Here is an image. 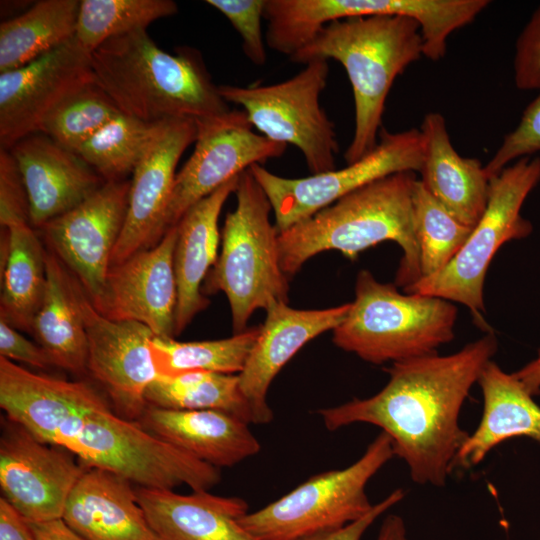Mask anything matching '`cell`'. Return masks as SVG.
<instances>
[{"label":"cell","instance_id":"cell-1","mask_svg":"<svg viewBox=\"0 0 540 540\" xmlns=\"http://www.w3.org/2000/svg\"><path fill=\"white\" fill-rule=\"evenodd\" d=\"M0 407L40 441L68 450L86 467L113 472L141 487L187 485L198 491L221 480L219 468L120 416L85 381L34 373L0 357Z\"/></svg>","mask_w":540,"mask_h":540},{"label":"cell","instance_id":"cell-2","mask_svg":"<svg viewBox=\"0 0 540 540\" xmlns=\"http://www.w3.org/2000/svg\"><path fill=\"white\" fill-rule=\"evenodd\" d=\"M497 347L494 333L487 332L450 355L395 362L375 395L317 413L331 431L355 423L379 427L414 482L442 487L469 435L459 425L461 409Z\"/></svg>","mask_w":540,"mask_h":540},{"label":"cell","instance_id":"cell-3","mask_svg":"<svg viewBox=\"0 0 540 540\" xmlns=\"http://www.w3.org/2000/svg\"><path fill=\"white\" fill-rule=\"evenodd\" d=\"M95 83L121 113L147 123L187 118L195 122L226 114L199 51L160 49L146 29L111 38L91 54Z\"/></svg>","mask_w":540,"mask_h":540},{"label":"cell","instance_id":"cell-4","mask_svg":"<svg viewBox=\"0 0 540 540\" xmlns=\"http://www.w3.org/2000/svg\"><path fill=\"white\" fill-rule=\"evenodd\" d=\"M415 172L396 173L367 184L279 233V258L289 278L311 257L338 250L354 260L383 241L403 251L395 285L405 288L421 278L412 210Z\"/></svg>","mask_w":540,"mask_h":540},{"label":"cell","instance_id":"cell-5","mask_svg":"<svg viewBox=\"0 0 540 540\" xmlns=\"http://www.w3.org/2000/svg\"><path fill=\"white\" fill-rule=\"evenodd\" d=\"M423 55L420 26L399 15L350 17L325 25L290 56L295 63L334 59L345 68L355 107V128L344 153L351 164L378 142L386 98L396 77Z\"/></svg>","mask_w":540,"mask_h":540},{"label":"cell","instance_id":"cell-6","mask_svg":"<svg viewBox=\"0 0 540 540\" xmlns=\"http://www.w3.org/2000/svg\"><path fill=\"white\" fill-rule=\"evenodd\" d=\"M458 309L440 297L402 294L368 270L356 278L355 299L333 330L334 344L372 364L400 362L437 353L451 342Z\"/></svg>","mask_w":540,"mask_h":540},{"label":"cell","instance_id":"cell-7","mask_svg":"<svg viewBox=\"0 0 540 540\" xmlns=\"http://www.w3.org/2000/svg\"><path fill=\"white\" fill-rule=\"evenodd\" d=\"M234 193L237 205L226 215L221 253L201 290L226 295L238 334L257 309L287 303L289 284L280 265L279 232L270 221L271 204L249 169L239 175Z\"/></svg>","mask_w":540,"mask_h":540},{"label":"cell","instance_id":"cell-8","mask_svg":"<svg viewBox=\"0 0 540 540\" xmlns=\"http://www.w3.org/2000/svg\"><path fill=\"white\" fill-rule=\"evenodd\" d=\"M394 455L391 439L381 431L351 465L310 477L248 512L241 524L256 540H303L341 528L372 510L366 486Z\"/></svg>","mask_w":540,"mask_h":540},{"label":"cell","instance_id":"cell-9","mask_svg":"<svg viewBox=\"0 0 540 540\" xmlns=\"http://www.w3.org/2000/svg\"><path fill=\"white\" fill-rule=\"evenodd\" d=\"M539 182V157L520 158L492 177L486 209L462 249L443 270L403 288L404 292L463 304L481 321L490 263L504 243L526 238L533 231L521 209Z\"/></svg>","mask_w":540,"mask_h":540},{"label":"cell","instance_id":"cell-10","mask_svg":"<svg viewBox=\"0 0 540 540\" xmlns=\"http://www.w3.org/2000/svg\"><path fill=\"white\" fill-rule=\"evenodd\" d=\"M292 78L271 85L218 86L228 103L243 108L252 127L266 138L296 146L311 175L336 169L339 151L334 123L320 105L327 84V60H313Z\"/></svg>","mask_w":540,"mask_h":540},{"label":"cell","instance_id":"cell-11","mask_svg":"<svg viewBox=\"0 0 540 540\" xmlns=\"http://www.w3.org/2000/svg\"><path fill=\"white\" fill-rule=\"evenodd\" d=\"M422 162L419 129L389 132L382 127L377 145L340 170L304 178L281 177L261 164H253L249 171L266 193L280 233L376 180L400 172H420Z\"/></svg>","mask_w":540,"mask_h":540},{"label":"cell","instance_id":"cell-12","mask_svg":"<svg viewBox=\"0 0 540 540\" xmlns=\"http://www.w3.org/2000/svg\"><path fill=\"white\" fill-rule=\"evenodd\" d=\"M195 149L176 174L163 219L164 234L198 201L249 169L281 157L287 145L253 132L243 110L196 122Z\"/></svg>","mask_w":540,"mask_h":540},{"label":"cell","instance_id":"cell-13","mask_svg":"<svg viewBox=\"0 0 540 540\" xmlns=\"http://www.w3.org/2000/svg\"><path fill=\"white\" fill-rule=\"evenodd\" d=\"M69 276L87 335V373L104 389L117 414L138 422L147 407V389L159 376L151 349L155 335L139 322L102 315Z\"/></svg>","mask_w":540,"mask_h":540},{"label":"cell","instance_id":"cell-14","mask_svg":"<svg viewBox=\"0 0 540 540\" xmlns=\"http://www.w3.org/2000/svg\"><path fill=\"white\" fill-rule=\"evenodd\" d=\"M130 181L105 182L70 211L41 228L49 250L76 278L99 310L111 256L125 222Z\"/></svg>","mask_w":540,"mask_h":540},{"label":"cell","instance_id":"cell-15","mask_svg":"<svg viewBox=\"0 0 540 540\" xmlns=\"http://www.w3.org/2000/svg\"><path fill=\"white\" fill-rule=\"evenodd\" d=\"M1 422L2 497L30 523L62 518L87 467L68 450L40 441L7 417Z\"/></svg>","mask_w":540,"mask_h":540},{"label":"cell","instance_id":"cell-16","mask_svg":"<svg viewBox=\"0 0 540 540\" xmlns=\"http://www.w3.org/2000/svg\"><path fill=\"white\" fill-rule=\"evenodd\" d=\"M95 83L91 55L75 37L36 60L0 73V144L39 133L47 117L67 98Z\"/></svg>","mask_w":540,"mask_h":540},{"label":"cell","instance_id":"cell-17","mask_svg":"<svg viewBox=\"0 0 540 540\" xmlns=\"http://www.w3.org/2000/svg\"><path fill=\"white\" fill-rule=\"evenodd\" d=\"M196 136L197 126L192 119L175 118L160 122L132 174L125 222L111 256V266L154 246L164 236L163 219L176 177L175 170L180 157L195 142Z\"/></svg>","mask_w":540,"mask_h":540},{"label":"cell","instance_id":"cell-18","mask_svg":"<svg viewBox=\"0 0 540 540\" xmlns=\"http://www.w3.org/2000/svg\"><path fill=\"white\" fill-rule=\"evenodd\" d=\"M176 240L175 225L154 246L111 266L98 311L113 320L144 324L156 337L174 338L178 301Z\"/></svg>","mask_w":540,"mask_h":540},{"label":"cell","instance_id":"cell-19","mask_svg":"<svg viewBox=\"0 0 540 540\" xmlns=\"http://www.w3.org/2000/svg\"><path fill=\"white\" fill-rule=\"evenodd\" d=\"M350 303L319 310H300L276 301L266 319L243 370L238 374L240 390L252 415L253 424H268L273 412L267 402L269 387L286 363L309 341L338 327Z\"/></svg>","mask_w":540,"mask_h":540},{"label":"cell","instance_id":"cell-20","mask_svg":"<svg viewBox=\"0 0 540 540\" xmlns=\"http://www.w3.org/2000/svg\"><path fill=\"white\" fill-rule=\"evenodd\" d=\"M29 203L30 224L42 227L75 208L104 183L79 155L44 134H31L10 149Z\"/></svg>","mask_w":540,"mask_h":540},{"label":"cell","instance_id":"cell-21","mask_svg":"<svg viewBox=\"0 0 540 540\" xmlns=\"http://www.w3.org/2000/svg\"><path fill=\"white\" fill-rule=\"evenodd\" d=\"M138 423L149 433L216 468L256 455L261 445L243 419L220 410L147 405Z\"/></svg>","mask_w":540,"mask_h":540},{"label":"cell","instance_id":"cell-22","mask_svg":"<svg viewBox=\"0 0 540 540\" xmlns=\"http://www.w3.org/2000/svg\"><path fill=\"white\" fill-rule=\"evenodd\" d=\"M62 519L85 540H160L128 479L89 468L71 492Z\"/></svg>","mask_w":540,"mask_h":540},{"label":"cell","instance_id":"cell-23","mask_svg":"<svg viewBox=\"0 0 540 540\" xmlns=\"http://www.w3.org/2000/svg\"><path fill=\"white\" fill-rule=\"evenodd\" d=\"M135 492L160 540H256L241 524L249 512L242 498L141 486Z\"/></svg>","mask_w":540,"mask_h":540},{"label":"cell","instance_id":"cell-24","mask_svg":"<svg viewBox=\"0 0 540 540\" xmlns=\"http://www.w3.org/2000/svg\"><path fill=\"white\" fill-rule=\"evenodd\" d=\"M419 130L423 140L419 180L454 218L474 228L489 199L490 178L484 166L458 154L442 114H426Z\"/></svg>","mask_w":540,"mask_h":540},{"label":"cell","instance_id":"cell-25","mask_svg":"<svg viewBox=\"0 0 540 540\" xmlns=\"http://www.w3.org/2000/svg\"><path fill=\"white\" fill-rule=\"evenodd\" d=\"M239 175L194 204L176 225L174 270L178 301L175 336L209 304L201 289L208 272L218 259V219L224 203L236 189Z\"/></svg>","mask_w":540,"mask_h":540},{"label":"cell","instance_id":"cell-26","mask_svg":"<svg viewBox=\"0 0 540 540\" xmlns=\"http://www.w3.org/2000/svg\"><path fill=\"white\" fill-rule=\"evenodd\" d=\"M477 383L483 395L482 417L458 450L453 469L478 465L492 449L514 437L540 443V406L513 373L490 360Z\"/></svg>","mask_w":540,"mask_h":540},{"label":"cell","instance_id":"cell-27","mask_svg":"<svg viewBox=\"0 0 540 540\" xmlns=\"http://www.w3.org/2000/svg\"><path fill=\"white\" fill-rule=\"evenodd\" d=\"M47 281L31 333L53 366L76 375L87 373L88 341L68 270L46 251Z\"/></svg>","mask_w":540,"mask_h":540},{"label":"cell","instance_id":"cell-28","mask_svg":"<svg viewBox=\"0 0 540 540\" xmlns=\"http://www.w3.org/2000/svg\"><path fill=\"white\" fill-rule=\"evenodd\" d=\"M8 233V252L1 273L0 319L31 333L32 322L45 292L46 251L30 221L1 227Z\"/></svg>","mask_w":540,"mask_h":540},{"label":"cell","instance_id":"cell-29","mask_svg":"<svg viewBox=\"0 0 540 540\" xmlns=\"http://www.w3.org/2000/svg\"><path fill=\"white\" fill-rule=\"evenodd\" d=\"M79 0H41L0 24V73L20 68L75 37Z\"/></svg>","mask_w":540,"mask_h":540},{"label":"cell","instance_id":"cell-30","mask_svg":"<svg viewBox=\"0 0 540 540\" xmlns=\"http://www.w3.org/2000/svg\"><path fill=\"white\" fill-rule=\"evenodd\" d=\"M146 402L173 410H220L252 423L238 374L208 371L159 374L147 389Z\"/></svg>","mask_w":540,"mask_h":540},{"label":"cell","instance_id":"cell-31","mask_svg":"<svg viewBox=\"0 0 540 540\" xmlns=\"http://www.w3.org/2000/svg\"><path fill=\"white\" fill-rule=\"evenodd\" d=\"M258 333L259 327H255L225 339L190 342L155 336L151 349L159 374L188 371L239 374Z\"/></svg>","mask_w":540,"mask_h":540},{"label":"cell","instance_id":"cell-32","mask_svg":"<svg viewBox=\"0 0 540 540\" xmlns=\"http://www.w3.org/2000/svg\"><path fill=\"white\" fill-rule=\"evenodd\" d=\"M177 11L172 0H82L75 40L91 55L107 40L146 29L152 22Z\"/></svg>","mask_w":540,"mask_h":540},{"label":"cell","instance_id":"cell-33","mask_svg":"<svg viewBox=\"0 0 540 540\" xmlns=\"http://www.w3.org/2000/svg\"><path fill=\"white\" fill-rule=\"evenodd\" d=\"M159 125L122 113L86 141L77 155L105 182L125 180L133 174Z\"/></svg>","mask_w":540,"mask_h":540},{"label":"cell","instance_id":"cell-34","mask_svg":"<svg viewBox=\"0 0 540 540\" xmlns=\"http://www.w3.org/2000/svg\"><path fill=\"white\" fill-rule=\"evenodd\" d=\"M412 210L421 278H426L437 274L451 262L473 228L454 218L418 179L413 186Z\"/></svg>","mask_w":540,"mask_h":540},{"label":"cell","instance_id":"cell-35","mask_svg":"<svg viewBox=\"0 0 540 540\" xmlns=\"http://www.w3.org/2000/svg\"><path fill=\"white\" fill-rule=\"evenodd\" d=\"M120 114L112 99L92 83L62 102L47 117L39 133L77 154L86 141Z\"/></svg>","mask_w":540,"mask_h":540},{"label":"cell","instance_id":"cell-36","mask_svg":"<svg viewBox=\"0 0 540 540\" xmlns=\"http://www.w3.org/2000/svg\"><path fill=\"white\" fill-rule=\"evenodd\" d=\"M266 0H207L206 3L220 11L232 24L242 39V49L255 65L266 62L262 19Z\"/></svg>","mask_w":540,"mask_h":540},{"label":"cell","instance_id":"cell-37","mask_svg":"<svg viewBox=\"0 0 540 540\" xmlns=\"http://www.w3.org/2000/svg\"><path fill=\"white\" fill-rule=\"evenodd\" d=\"M537 152H540V89L525 108L518 125L505 135L502 144L484 169L491 179L510 162L531 157Z\"/></svg>","mask_w":540,"mask_h":540},{"label":"cell","instance_id":"cell-38","mask_svg":"<svg viewBox=\"0 0 540 540\" xmlns=\"http://www.w3.org/2000/svg\"><path fill=\"white\" fill-rule=\"evenodd\" d=\"M514 80L518 89H540V5L532 13L517 38Z\"/></svg>","mask_w":540,"mask_h":540},{"label":"cell","instance_id":"cell-39","mask_svg":"<svg viewBox=\"0 0 540 540\" xmlns=\"http://www.w3.org/2000/svg\"><path fill=\"white\" fill-rule=\"evenodd\" d=\"M29 219V203L18 166L11 152L0 149V224Z\"/></svg>","mask_w":540,"mask_h":540},{"label":"cell","instance_id":"cell-40","mask_svg":"<svg viewBox=\"0 0 540 540\" xmlns=\"http://www.w3.org/2000/svg\"><path fill=\"white\" fill-rule=\"evenodd\" d=\"M0 357L18 361L39 369L53 366L40 345L26 339L16 328L0 319Z\"/></svg>","mask_w":540,"mask_h":540},{"label":"cell","instance_id":"cell-41","mask_svg":"<svg viewBox=\"0 0 540 540\" xmlns=\"http://www.w3.org/2000/svg\"><path fill=\"white\" fill-rule=\"evenodd\" d=\"M404 497L402 489H395L383 500L374 504L372 510L362 518L341 528L323 532L303 540H361L364 533L383 513L399 503Z\"/></svg>","mask_w":540,"mask_h":540},{"label":"cell","instance_id":"cell-42","mask_svg":"<svg viewBox=\"0 0 540 540\" xmlns=\"http://www.w3.org/2000/svg\"><path fill=\"white\" fill-rule=\"evenodd\" d=\"M0 540H36L30 523L2 496Z\"/></svg>","mask_w":540,"mask_h":540},{"label":"cell","instance_id":"cell-43","mask_svg":"<svg viewBox=\"0 0 540 540\" xmlns=\"http://www.w3.org/2000/svg\"><path fill=\"white\" fill-rule=\"evenodd\" d=\"M30 526L36 540H85L70 528L62 518L30 523Z\"/></svg>","mask_w":540,"mask_h":540},{"label":"cell","instance_id":"cell-44","mask_svg":"<svg viewBox=\"0 0 540 540\" xmlns=\"http://www.w3.org/2000/svg\"><path fill=\"white\" fill-rule=\"evenodd\" d=\"M533 397L540 394V348L530 362L513 373Z\"/></svg>","mask_w":540,"mask_h":540},{"label":"cell","instance_id":"cell-45","mask_svg":"<svg viewBox=\"0 0 540 540\" xmlns=\"http://www.w3.org/2000/svg\"><path fill=\"white\" fill-rule=\"evenodd\" d=\"M375 540H408L403 519L395 514L386 516Z\"/></svg>","mask_w":540,"mask_h":540}]
</instances>
